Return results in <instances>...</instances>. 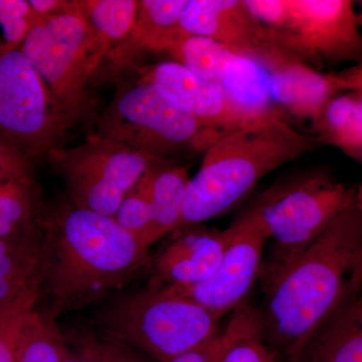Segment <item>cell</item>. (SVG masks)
I'll list each match as a JSON object with an SVG mask.
<instances>
[{
    "label": "cell",
    "mask_w": 362,
    "mask_h": 362,
    "mask_svg": "<svg viewBox=\"0 0 362 362\" xmlns=\"http://www.w3.org/2000/svg\"><path fill=\"white\" fill-rule=\"evenodd\" d=\"M296 362H362V289L317 329Z\"/></svg>",
    "instance_id": "e0dca14e"
},
{
    "label": "cell",
    "mask_w": 362,
    "mask_h": 362,
    "mask_svg": "<svg viewBox=\"0 0 362 362\" xmlns=\"http://www.w3.org/2000/svg\"><path fill=\"white\" fill-rule=\"evenodd\" d=\"M351 0H286L284 16L268 30L291 58L320 71L362 62V33Z\"/></svg>",
    "instance_id": "30bf717a"
},
{
    "label": "cell",
    "mask_w": 362,
    "mask_h": 362,
    "mask_svg": "<svg viewBox=\"0 0 362 362\" xmlns=\"http://www.w3.org/2000/svg\"><path fill=\"white\" fill-rule=\"evenodd\" d=\"M361 9L359 13H356L357 23H358L359 28H362V1H361Z\"/></svg>",
    "instance_id": "d590c367"
},
{
    "label": "cell",
    "mask_w": 362,
    "mask_h": 362,
    "mask_svg": "<svg viewBox=\"0 0 362 362\" xmlns=\"http://www.w3.org/2000/svg\"><path fill=\"white\" fill-rule=\"evenodd\" d=\"M78 1L71 0H28L33 11L42 18H52L71 11Z\"/></svg>",
    "instance_id": "1f68e13d"
},
{
    "label": "cell",
    "mask_w": 362,
    "mask_h": 362,
    "mask_svg": "<svg viewBox=\"0 0 362 362\" xmlns=\"http://www.w3.org/2000/svg\"><path fill=\"white\" fill-rule=\"evenodd\" d=\"M356 190L335 180L329 171L310 169L272 183L244 214L273 243L267 261H285L318 239L354 202Z\"/></svg>",
    "instance_id": "5b68a950"
},
{
    "label": "cell",
    "mask_w": 362,
    "mask_h": 362,
    "mask_svg": "<svg viewBox=\"0 0 362 362\" xmlns=\"http://www.w3.org/2000/svg\"><path fill=\"white\" fill-rule=\"evenodd\" d=\"M42 20L26 0H0V47L20 49L28 33Z\"/></svg>",
    "instance_id": "4316f807"
},
{
    "label": "cell",
    "mask_w": 362,
    "mask_h": 362,
    "mask_svg": "<svg viewBox=\"0 0 362 362\" xmlns=\"http://www.w3.org/2000/svg\"><path fill=\"white\" fill-rule=\"evenodd\" d=\"M263 338L278 362H296L324 322L362 289V218L354 202L303 252L263 262Z\"/></svg>",
    "instance_id": "6da1fadb"
},
{
    "label": "cell",
    "mask_w": 362,
    "mask_h": 362,
    "mask_svg": "<svg viewBox=\"0 0 362 362\" xmlns=\"http://www.w3.org/2000/svg\"><path fill=\"white\" fill-rule=\"evenodd\" d=\"M168 52L173 62L195 75L218 83L237 58L225 45L199 35H183Z\"/></svg>",
    "instance_id": "d4e9b609"
},
{
    "label": "cell",
    "mask_w": 362,
    "mask_h": 362,
    "mask_svg": "<svg viewBox=\"0 0 362 362\" xmlns=\"http://www.w3.org/2000/svg\"><path fill=\"white\" fill-rule=\"evenodd\" d=\"M356 206L362 218V183L356 190Z\"/></svg>",
    "instance_id": "e575fe53"
},
{
    "label": "cell",
    "mask_w": 362,
    "mask_h": 362,
    "mask_svg": "<svg viewBox=\"0 0 362 362\" xmlns=\"http://www.w3.org/2000/svg\"><path fill=\"white\" fill-rule=\"evenodd\" d=\"M78 352L83 362H148L138 356L127 345L108 337L88 338L81 343Z\"/></svg>",
    "instance_id": "f1b7e54d"
},
{
    "label": "cell",
    "mask_w": 362,
    "mask_h": 362,
    "mask_svg": "<svg viewBox=\"0 0 362 362\" xmlns=\"http://www.w3.org/2000/svg\"><path fill=\"white\" fill-rule=\"evenodd\" d=\"M180 23L185 35L209 37L247 59H258L273 42L245 0H187Z\"/></svg>",
    "instance_id": "5bb4252c"
},
{
    "label": "cell",
    "mask_w": 362,
    "mask_h": 362,
    "mask_svg": "<svg viewBox=\"0 0 362 362\" xmlns=\"http://www.w3.org/2000/svg\"><path fill=\"white\" fill-rule=\"evenodd\" d=\"M68 349L57 321L35 306L21 326L14 362H62Z\"/></svg>",
    "instance_id": "cb8c5ba5"
},
{
    "label": "cell",
    "mask_w": 362,
    "mask_h": 362,
    "mask_svg": "<svg viewBox=\"0 0 362 362\" xmlns=\"http://www.w3.org/2000/svg\"><path fill=\"white\" fill-rule=\"evenodd\" d=\"M45 230L40 226L0 239V311L40 279Z\"/></svg>",
    "instance_id": "d6986e66"
},
{
    "label": "cell",
    "mask_w": 362,
    "mask_h": 362,
    "mask_svg": "<svg viewBox=\"0 0 362 362\" xmlns=\"http://www.w3.org/2000/svg\"><path fill=\"white\" fill-rule=\"evenodd\" d=\"M32 178V162L0 139V185Z\"/></svg>",
    "instance_id": "f546056e"
},
{
    "label": "cell",
    "mask_w": 362,
    "mask_h": 362,
    "mask_svg": "<svg viewBox=\"0 0 362 362\" xmlns=\"http://www.w3.org/2000/svg\"><path fill=\"white\" fill-rule=\"evenodd\" d=\"M354 90H359V92H361V93H362V83H361V84H359L358 86H357V87L356 88V89H354Z\"/></svg>",
    "instance_id": "8d00e7d4"
},
{
    "label": "cell",
    "mask_w": 362,
    "mask_h": 362,
    "mask_svg": "<svg viewBox=\"0 0 362 362\" xmlns=\"http://www.w3.org/2000/svg\"><path fill=\"white\" fill-rule=\"evenodd\" d=\"M66 127L58 105L21 49L0 47V139L32 162L56 148Z\"/></svg>",
    "instance_id": "9c48e42d"
},
{
    "label": "cell",
    "mask_w": 362,
    "mask_h": 362,
    "mask_svg": "<svg viewBox=\"0 0 362 362\" xmlns=\"http://www.w3.org/2000/svg\"><path fill=\"white\" fill-rule=\"evenodd\" d=\"M220 319L168 288L149 285L114 298L98 313L106 337L169 362L216 337Z\"/></svg>",
    "instance_id": "277c9868"
},
{
    "label": "cell",
    "mask_w": 362,
    "mask_h": 362,
    "mask_svg": "<svg viewBox=\"0 0 362 362\" xmlns=\"http://www.w3.org/2000/svg\"><path fill=\"white\" fill-rule=\"evenodd\" d=\"M335 76L337 78L340 92L354 90L362 83V62L346 70L335 73Z\"/></svg>",
    "instance_id": "d6a6232c"
},
{
    "label": "cell",
    "mask_w": 362,
    "mask_h": 362,
    "mask_svg": "<svg viewBox=\"0 0 362 362\" xmlns=\"http://www.w3.org/2000/svg\"><path fill=\"white\" fill-rule=\"evenodd\" d=\"M81 9L89 21L102 59L130 35L137 18V0H81Z\"/></svg>",
    "instance_id": "44dd1931"
},
{
    "label": "cell",
    "mask_w": 362,
    "mask_h": 362,
    "mask_svg": "<svg viewBox=\"0 0 362 362\" xmlns=\"http://www.w3.org/2000/svg\"><path fill=\"white\" fill-rule=\"evenodd\" d=\"M40 280L0 311V362H14L16 344L26 315L37 306Z\"/></svg>",
    "instance_id": "484cf974"
},
{
    "label": "cell",
    "mask_w": 362,
    "mask_h": 362,
    "mask_svg": "<svg viewBox=\"0 0 362 362\" xmlns=\"http://www.w3.org/2000/svg\"><path fill=\"white\" fill-rule=\"evenodd\" d=\"M65 177L69 201L78 207L114 216L143 176L165 159L156 158L99 134L71 148L47 154Z\"/></svg>",
    "instance_id": "ba28073f"
},
{
    "label": "cell",
    "mask_w": 362,
    "mask_h": 362,
    "mask_svg": "<svg viewBox=\"0 0 362 362\" xmlns=\"http://www.w3.org/2000/svg\"><path fill=\"white\" fill-rule=\"evenodd\" d=\"M113 218L124 230L149 249L147 246V238L151 226V209L148 199L141 188L136 185L126 195Z\"/></svg>",
    "instance_id": "83f0119b"
},
{
    "label": "cell",
    "mask_w": 362,
    "mask_h": 362,
    "mask_svg": "<svg viewBox=\"0 0 362 362\" xmlns=\"http://www.w3.org/2000/svg\"><path fill=\"white\" fill-rule=\"evenodd\" d=\"M45 209L40 192L30 180L0 187V239L13 237L40 226Z\"/></svg>",
    "instance_id": "603a6c76"
},
{
    "label": "cell",
    "mask_w": 362,
    "mask_h": 362,
    "mask_svg": "<svg viewBox=\"0 0 362 362\" xmlns=\"http://www.w3.org/2000/svg\"><path fill=\"white\" fill-rule=\"evenodd\" d=\"M187 0H140L127 39L109 54L116 65H127L143 51L168 52L185 33L181 14Z\"/></svg>",
    "instance_id": "2e32d148"
},
{
    "label": "cell",
    "mask_w": 362,
    "mask_h": 362,
    "mask_svg": "<svg viewBox=\"0 0 362 362\" xmlns=\"http://www.w3.org/2000/svg\"><path fill=\"white\" fill-rule=\"evenodd\" d=\"M37 309L57 320L104 299L151 266L148 249L113 216L59 202L45 211Z\"/></svg>",
    "instance_id": "7a4b0ae2"
},
{
    "label": "cell",
    "mask_w": 362,
    "mask_h": 362,
    "mask_svg": "<svg viewBox=\"0 0 362 362\" xmlns=\"http://www.w3.org/2000/svg\"><path fill=\"white\" fill-rule=\"evenodd\" d=\"M225 345L223 333H218L201 346L181 354L169 362H221Z\"/></svg>",
    "instance_id": "4dcf8cb0"
},
{
    "label": "cell",
    "mask_w": 362,
    "mask_h": 362,
    "mask_svg": "<svg viewBox=\"0 0 362 362\" xmlns=\"http://www.w3.org/2000/svg\"><path fill=\"white\" fill-rule=\"evenodd\" d=\"M138 73V81L156 86L202 123L221 134L256 120L235 107L220 83L199 77L176 62L145 66Z\"/></svg>",
    "instance_id": "4fadbf2b"
},
{
    "label": "cell",
    "mask_w": 362,
    "mask_h": 362,
    "mask_svg": "<svg viewBox=\"0 0 362 362\" xmlns=\"http://www.w3.org/2000/svg\"><path fill=\"white\" fill-rule=\"evenodd\" d=\"M230 226L232 240L218 270L211 278L188 287H168L201 305L220 320L246 302L247 295L259 280L267 243L259 226L244 213Z\"/></svg>",
    "instance_id": "8fae6325"
},
{
    "label": "cell",
    "mask_w": 362,
    "mask_h": 362,
    "mask_svg": "<svg viewBox=\"0 0 362 362\" xmlns=\"http://www.w3.org/2000/svg\"><path fill=\"white\" fill-rule=\"evenodd\" d=\"M99 134L159 159L206 153L223 136L156 86L140 81L117 93L99 118Z\"/></svg>",
    "instance_id": "8992f818"
},
{
    "label": "cell",
    "mask_w": 362,
    "mask_h": 362,
    "mask_svg": "<svg viewBox=\"0 0 362 362\" xmlns=\"http://www.w3.org/2000/svg\"><path fill=\"white\" fill-rule=\"evenodd\" d=\"M319 145L313 134L299 132L278 115L226 133L204 153L199 173L190 178L178 230L232 211L269 173Z\"/></svg>",
    "instance_id": "3957f363"
},
{
    "label": "cell",
    "mask_w": 362,
    "mask_h": 362,
    "mask_svg": "<svg viewBox=\"0 0 362 362\" xmlns=\"http://www.w3.org/2000/svg\"><path fill=\"white\" fill-rule=\"evenodd\" d=\"M233 312L221 362H278L264 341L259 309L246 301Z\"/></svg>",
    "instance_id": "7402d4cb"
},
{
    "label": "cell",
    "mask_w": 362,
    "mask_h": 362,
    "mask_svg": "<svg viewBox=\"0 0 362 362\" xmlns=\"http://www.w3.org/2000/svg\"><path fill=\"white\" fill-rule=\"evenodd\" d=\"M189 175L185 166L165 159L150 169L138 182L151 209L147 246L178 230Z\"/></svg>",
    "instance_id": "ac0fdd59"
},
{
    "label": "cell",
    "mask_w": 362,
    "mask_h": 362,
    "mask_svg": "<svg viewBox=\"0 0 362 362\" xmlns=\"http://www.w3.org/2000/svg\"><path fill=\"white\" fill-rule=\"evenodd\" d=\"M233 237L226 230H190L181 233L154 259L149 285L188 287L201 284L214 275Z\"/></svg>",
    "instance_id": "9a60e30c"
},
{
    "label": "cell",
    "mask_w": 362,
    "mask_h": 362,
    "mask_svg": "<svg viewBox=\"0 0 362 362\" xmlns=\"http://www.w3.org/2000/svg\"><path fill=\"white\" fill-rule=\"evenodd\" d=\"M62 362H83V359L80 352H74L70 349H68Z\"/></svg>",
    "instance_id": "836d02e7"
},
{
    "label": "cell",
    "mask_w": 362,
    "mask_h": 362,
    "mask_svg": "<svg viewBox=\"0 0 362 362\" xmlns=\"http://www.w3.org/2000/svg\"><path fill=\"white\" fill-rule=\"evenodd\" d=\"M319 144L337 147L362 165V93H339L312 122Z\"/></svg>",
    "instance_id": "ffe728a7"
},
{
    "label": "cell",
    "mask_w": 362,
    "mask_h": 362,
    "mask_svg": "<svg viewBox=\"0 0 362 362\" xmlns=\"http://www.w3.org/2000/svg\"><path fill=\"white\" fill-rule=\"evenodd\" d=\"M257 62L265 70L274 109L287 121L290 117L313 122L325 105L342 93L334 73H322L291 58L275 42Z\"/></svg>",
    "instance_id": "7c38bea8"
},
{
    "label": "cell",
    "mask_w": 362,
    "mask_h": 362,
    "mask_svg": "<svg viewBox=\"0 0 362 362\" xmlns=\"http://www.w3.org/2000/svg\"><path fill=\"white\" fill-rule=\"evenodd\" d=\"M20 49L44 81L66 126L84 117L88 83L103 59L80 1L33 26Z\"/></svg>",
    "instance_id": "52a82bcc"
}]
</instances>
